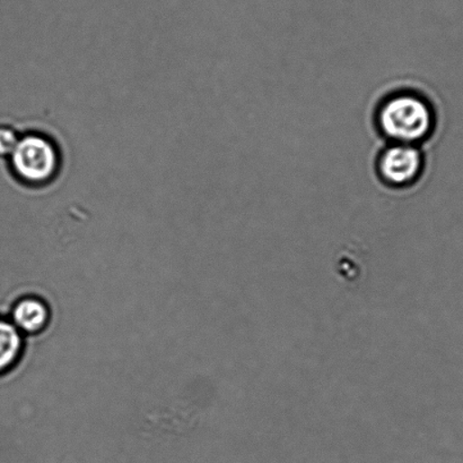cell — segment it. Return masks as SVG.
Wrapping results in <instances>:
<instances>
[{"instance_id": "4", "label": "cell", "mask_w": 463, "mask_h": 463, "mask_svg": "<svg viewBox=\"0 0 463 463\" xmlns=\"http://www.w3.org/2000/svg\"><path fill=\"white\" fill-rule=\"evenodd\" d=\"M11 321L22 333H39L49 323L50 310L43 299L24 297L13 307Z\"/></svg>"}, {"instance_id": "2", "label": "cell", "mask_w": 463, "mask_h": 463, "mask_svg": "<svg viewBox=\"0 0 463 463\" xmlns=\"http://www.w3.org/2000/svg\"><path fill=\"white\" fill-rule=\"evenodd\" d=\"M8 159L14 176L33 188L52 183L61 170L57 145L41 133L22 135L15 151Z\"/></svg>"}, {"instance_id": "6", "label": "cell", "mask_w": 463, "mask_h": 463, "mask_svg": "<svg viewBox=\"0 0 463 463\" xmlns=\"http://www.w3.org/2000/svg\"><path fill=\"white\" fill-rule=\"evenodd\" d=\"M21 136L13 126L0 125V158L12 156L20 142Z\"/></svg>"}, {"instance_id": "3", "label": "cell", "mask_w": 463, "mask_h": 463, "mask_svg": "<svg viewBox=\"0 0 463 463\" xmlns=\"http://www.w3.org/2000/svg\"><path fill=\"white\" fill-rule=\"evenodd\" d=\"M378 168L388 184L406 186L419 178L423 158L414 145L394 143L380 154Z\"/></svg>"}, {"instance_id": "5", "label": "cell", "mask_w": 463, "mask_h": 463, "mask_svg": "<svg viewBox=\"0 0 463 463\" xmlns=\"http://www.w3.org/2000/svg\"><path fill=\"white\" fill-rule=\"evenodd\" d=\"M23 333L12 321L0 319V374L17 364L22 356Z\"/></svg>"}, {"instance_id": "1", "label": "cell", "mask_w": 463, "mask_h": 463, "mask_svg": "<svg viewBox=\"0 0 463 463\" xmlns=\"http://www.w3.org/2000/svg\"><path fill=\"white\" fill-rule=\"evenodd\" d=\"M383 134L398 144L412 145L430 134L434 112L426 100L414 93H401L385 100L379 109Z\"/></svg>"}]
</instances>
